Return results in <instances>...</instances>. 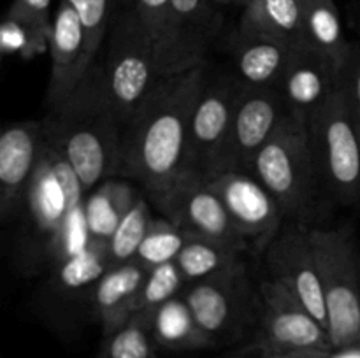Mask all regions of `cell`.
Segmentation results:
<instances>
[{
    "label": "cell",
    "mask_w": 360,
    "mask_h": 358,
    "mask_svg": "<svg viewBox=\"0 0 360 358\" xmlns=\"http://www.w3.org/2000/svg\"><path fill=\"white\" fill-rule=\"evenodd\" d=\"M6 20L23 30L28 41V58L49 48L53 32L51 0H13Z\"/></svg>",
    "instance_id": "cell-29"
},
{
    "label": "cell",
    "mask_w": 360,
    "mask_h": 358,
    "mask_svg": "<svg viewBox=\"0 0 360 358\" xmlns=\"http://www.w3.org/2000/svg\"><path fill=\"white\" fill-rule=\"evenodd\" d=\"M340 86L347 95L357 119H360V41L352 42L347 60L341 65Z\"/></svg>",
    "instance_id": "cell-34"
},
{
    "label": "cell",
    "mask_w": 360,
    "mask_h": 358,
    "mask_svg": "<svg viewBox=\"0 0 360 358\" xmlns=\"http://www.w3.org/2000/svg\"><path fill=\"white\" fill-rule=\"evenodd\" d=\"M334 351L360 344V256L352 227L309 228Z\"/></svg>",
    "instance_id": "cell-6"
},
{
    "label": "cell",
    "mask_w": 360,
    "mask_h": 358,
    "mask_svg": "<svg viewBox=\"0 0 360 358\" xmlns=\"http://www.w3.org/2000/svg\"><path fill=\"white\" fill-rule=\"evenodd\" d=\"M139 197L141 193L125 178L105 179L90 190L84 199V220L90 241L108 244Z\"/></svg>",
    "instance_id": "cell-21"
},
{
    "label": "cell",
    "mask_w": 360,
    "mask_h": 358,
    "mask_svg": "<svg viewBox=\"0 0 360 358\" xmlns=\"http://www.w3.org/2000/svg\"><path fill=\"white\" fill-rule=\"evenodd\" d=\"M150 329L157 346L165 350L188 351L213 346V340L195 321L183 295L171 298L155 311Z\"/></svg>",
    "instance_id": "cell-24"
},
{
    "label": "cell",
    "mask_w": 360,
    "mask_h": 358,
    "mask_svg": "<svg viewBox=\"0 0 360 358\" xmlns=\"http://www.w3.org/2000/svg\"><path fill=\"white\" fill-rule=\"evenodd\" d=\"M320 186L343 204L360 199V139L357 116L338 86L308 123Z\"/></svg>",
    "instance_id": "cell-7"
},
{
    "label": "cell",
    "mask_w": 360,
    "mask_h": 358,
    "mask_svg": "<svg viewBox=\"0 0 360 358\" xmlns=\"http://www.w3.org/2000/svg\"><path fill=\"white\" fill-rule=\"evenodd\" d=\"M84 199L86 190L74 168L58 147L46 139L18 209L23 216L21 253L28 267L35 263L56 267L90 244Z\"/></svg>",
    "instance_id": "cell-2"
},
{
    "label": "cell",
    "mask_w": 360,
    "mask_h": 358,
    "mask_svg": "<svg viewBox=\"0 0 360 358\" xmlns=\"http://www.w3.org/2000/svg\"><path fill=\"white\" fill-rule=\"evenodd\" d=\"M151 206L193 237L206 239L236 251H250L220 197L210 183L197 175L186 174L174 188L151 202Z\"/></svg>",
    "instance_id": "cell-11"
},
{
    "label": "cell",
    "mask_w": 360,
    "mask_h": 358,
    "mask_svg": "<svg viewBox=\"0 0 360 358\" xmlns=\"http://www.w3.org/2000/svg\"><path fill=\"white\" fill-rule=\"evenodd\" d=\"M248 2H250V0H227V6H229V4H234V6H243V7H245Z\"/></svg>",
    "instance_id": "cell-37"
},
{
    "label": "cell",
    "mask_w": 360,
    "mask_h": 358,
    "mask_svg": "<svg viewBox=\"0 0 360 358\" xmlns=\"http://www.w3.org/2000/svg\"><path fill=\"white\" fill-rule=\"evenodd\" d=\"M250 174L274 197L285 220L308 223L320 186L308 125L290 114L255 157Z\"/></svg>",
    "instance_id": "cell-4"
},
{
    "label": "cell",
    "mask_w": 360,
    "mask_h": 358,
    "mask_svg": "<svg viewBox=\"0 0 360 358\" xmlns=\"http://www.w3.org/2000/svg\"><path fill=\"white\" fill-rule=\"evenodd\" d=\"M359 30H360V21H359Z\"/></svg>",
    "instance_id": "cell-41"
},
{
    "label": "cell",
    "mask_w": 360,
    "mask_h": 358,
    "mask_svg": "<svg viewBox=\"0 0 360 358\" xmlns=\"http://www.w3.org/2000/svg\"><path fill=\"white\" fill-rule=\"evenodd\" d=\"M294 48L276 39L238 34L234 46L236 76L245 86H278Z\"/></svg>",
    "instance_id": "cell-20"
},
{
    "label": "cell",
    "mask_w": 360,
    "mask_h": 358,
    "mask_svg": "<svg viewBox=\"0 0 360 358\" xmlns=\"http://www.w3.org/2000/svg\"><path fill=\"white\" fill-rule=\"evenodd\" d=\"M151 221H153L151 202L144 193H141L137 202L134 204L132 209L127 213L112 237L109 239L108 255L111 265H120V263H129L136 260L137 249H139Z\"/></svg>",
    "instance_id": "cell-28"
},
{
    "label": "cell",
    "mask_w": 360,
    "mask_h": 358,
    "mask_svg": "<svg viewBox=\"0 0 360 358\" xmlns=\"http://www.w3.org/2000/svg\"><path fill=\"white\" fill-rule=\"evenodd\" d=\"M341 67L309 46H295L280 88L292 118L308 125L316 111L340 86Z\"/></svg>",
    "instance_id": "cell-16"
},
{
    "label": "cell",
    "mask_w": 360,
    "mask_h": 358,
    "mask_svg": "<svg viewBox=\"0 0 360 358\" xmlns=\"http://www.w3.org/2000/svg\"><path fill=\"white\" fill-rule=\"evenodd\" d=\"M132 7L137 11L144 27L153 37L155 49H157V44L164 37L165 27H167L171 0H134Z\"/></svg>",
    "instance_id": "cell-33"
},
{
    "label": "cell",
    "mask_w": 360,
    "mask_h": 358,
    "mask_svg": "<svg viewBox=\"0 0 360 358\" xmlns=\"http://www.w3.org/2000/svg\"><path fill=\"white\" fill-rule=\"evenodd\" d=\"M207 63L181 74L160 76L125 126L120 178L137 183L150 202L174 188L186 172V150L193 105Z\"/></svg>",
    "instance_id": "cell-1"
},
{
    "label": "cell",
    "mask_w": 360,
    "mask_h": 358,
    "mask_svg": "<svg viewBox=\"0 0 360 358\" xmlns=\"http://www.w3.org/2000/svg\"><path fill=\"white\" fill-rule=\"evenodd\" d=\"M76 9L86 35V49L91 62L98 58L104 48L109 27H111V9L115 0H69Z\"/></svg>",
    "instance_id": "cell-32"
},
{
    "label": "cell",
    "mask_w": 360,
    "mask_h": 358,
    "mask_svg": "<svg viewBox=\"0 0 360 358\" xmlns=\"http://www.w3.org/2000/svg\"><path fill=\"white\" fill-rule=\"evenodd\" d=\"M44 121L13 123L0 137V214L2 220L20 209L25 192L44 150Z\"/></svg>",
    "instance_id": "cell-17"
},
{
    "label": "cell",
    "mask_w": 360,
    "mask_h": 358,
    "mask_svg": "<svg viewBox=\"0 0 360 358\" xmlns=\"http://www.w3.org/2000/svg\"><path fill=\"white\" fill-rule=\"evenodd\" d=\"M116 4H120L122 7H130L134 4V0H115Z\"/></svg>",
    "instance_id": "cell-38"
},
{
    "label": "cell",
    "mask_w": 360,
    "mask_h": 358,
    "mask_svg": "<svg viewBox=\"0 0 360 358\" xmlns=\"http://www.w3.org/2000/svg\"><path fill=\"white\" fill-rule=\"evenodd\" d=\"M218 4L213 0H171L167 27L157 44L160 76L181 74L204 65L220 30Z\"/></svg>",
    "instance_id": "cell-13"
},
{
    "label": "cell",
    "mask_w": 360,
    "mask_h": 358,
    "mask_svg": "<svg viewBox=\"0 0 360 358\" xmlns=\"http://www.w3.org/2000/svg\"><path fill=\"white\" fill-rule=\"evenodd\" d=\"M183 286H185V279H183L181 272L174 262L151 269L148 272L146 281H144L134 318H143L150 323L151 316L160 305L181 295Z\"/></svg>",
    "instance_id": "cell-31"
},
{
    "label": "cell",
    "mask_w": 360,
    "mask_h": 358,
    "mask_svg": "<svg viewBox=\"0 0 360 358\" xmlns=\"http://www.w3.org/2000/svg\"><path fill=\"white\" fill-rule=\"evenodd\" d=\"M102 49L104 58L98 62L105 90L127 126L160 77L153 37L132 6L123 7L115 18Z\"/></svg>",
    "instance_id": "cell-5"
},
{
    "label": "cell",
    "mask_w": 360,
    "mask_h": 358,
    "mask_svg": "<svg viewBox=\"0 0 360 358\" xmlns=\"http://www.w3.org/2000/svg\"><path fill=\"white\" fill-rule=\"evenodd\" d=\"M190 239H193V235L179 228L165 216L153 218L139 249H137L136 262L148 270L174 262L176 256L188 244Z\"/></svg>",
    "instance_id": "cell-27"
},
{
    "label": "cell",
    "mask_w": 360,
    "mask_h": 358,
    "mask_svg": "<svg viewBox=\"0 0 360 358\" xmlns=\"http://www.w3.org/2000/svg\"><path fill=\"white\" fill-rule=\"evenodd\" d=\"M333 351L326 350H290L262 354V358H330Z\"/></svg>",
    "instance_id": "cell-35"
},
{
    "label": "cell",
    "mask_w": 360,
    "mask_h": 358,
    "mask_svg": "<svg viewBox=\"0 0 360 358\" xmlns=\"http://www.w3.org/2000/svg\"><path fill=\"white\" fill-rule=\"evenodd\" d=\"M214 4H218V6H227V0H213Z\"/></svg>",
    "instance_id": "cell-39"
},
{
    "label": "cell",
    "mask_w": 360,
    "mask_h": 358,
    "mask_svg": "<svg viewBox=\"0 0 360 358\" xmlns=\"http://www.w3.org/2000/svg\"><path fill=\"white\" fill-rule=\"evenodd\" d=\"M357 126H359V139H360V119H357Z\"/></svg>",
    "instance_id": "cell-40"
},
{
    "label": "cell",
    "mask_w": 360,
    "mask_h": 358,
    "mask_svg": "<svg viewBox=\"0 0 360 358\" xmlns=\"http://www.w3.org/2000/svg\"><path fill=\"white\" fill-rule=\"evenodd\" d=\"M257 333L262 354L290 350L334 351L326 326L271 277L259 283Z\"/></svg>",
    "instance_id": "cell-10"
},
{
    "label": "cell",
    "mask_w": 360,
    "mask_h": 358,
    "mask_svg": "<svg viewBox=\"0 0 360 358\" xmlns=\"http://www.w3.org/2000/svg\"><path fill=\"white\" fill-rule=\"evenodd\" d=\"M243 83L236 74H206L193 105L186 150V172L210 181L221 172L234 109Z\"/></svg>",
    "instance_id": "cell-8"
},
{
    "label": "cell",
    "mask_w": 360,
    "mask_h": 358,
    "mask_svg": "<svg viewBox=\"0 0 360 358\" xmlns=\"http://www.w3.org/2000/svg\"><path fill=\"white\" fill-rule=\"evenodd\" d=\"M252 253H264L283 228V213L274 197L252 174L238 171L221 172L210 179Z\"/></svg>",
    "instance_id": "cell-15"
},
{
    "label": "cell",
    "mask_w": 360,
    "mask_h": 358,
    "mask_svg": "<svg viewBox=\"0 0 360 358\" xmlns=\"http://www.w3.org/2000/svg\"><path fill=\"white\" fill-rule=\"evenodd\" d=\"M181 295L213 344L239 339L253 323L257 325L259 284H253L248 265L190 284Z\"/></svg>",
    "instance_id": "cell-9"
},
{
    "label": "cell",
    "mask_w": 360,
    "mask_h": 358,
    "mask_svg": "<svg viewBox=\"0 0 360 358\" xmlns=\"http://www.w3.org/2000/svg\"><path fill=\"white\" fill-rule=\"evenodd\" d=\"M174 263L188 284L213 279L246 265L241 251L199 237L190 239Z\"/></svg>",
    "instance_id": "cell-25"
},
{
    "label": "cell",
    "mask_w": 360,
    "mask_h": 358,
    "mask_svg": "<svg viewBox=\"0 0 360 358\" xmlns=\"http://www.w3.org/2000/svg\"><path fill=\"white\" fill-rule=\"evenodd\" d=\"M287 116L288 111L280 88L243 84L234 109L221 172L238 171L250 174L259 151L280 128Z\"/></svg>",
    "instance_id": "cell-14"
},
{
    "label": "cell",
    "mask_w": 360,
    "mask_h": 358,
    "mask_svg": "<svg viewBox=\"0 0 360 358\" xmlns=\"http://www.w3.org/2000/svg\"><path fill=\"white\" fill-rule=\"evenodd\" d=\"M302 42L329 56L338 65L347 60L352 42L345 37L341 14L334 0H299Z\"/></svg>",
    "instance_id": "cell-23"
},
{
    "label": "cell",
    "mask_w": 360,
    "mask_h": 358,
    "mask_svg": "<svg viewBox=\"0 0 360 358\" xmlns=\"http://www.w3.org/2000/svg\"><path fill=\"white\" fill-rule=\"evenodd\" d=\"M48 51L51 58L48 104L51 107L72 93L94 63L88 56L84 28L69 0H60L58 9L53 16Z\"/></svg>",
    "instance_id": "cell-18"
},
{
    "label": "cell",
    "mask_w": 360,
    "mask_h": 358,
    "mask_svg": "<svg viewBox=\"0 0 360 358\" xmlns=\"http://www.w3.org/2000/svg\"><path fill=\"white\" fill-rule=\"evenodd\" d=\"M95 358H157V343L150 323L143 318H132L118 330L104 336V343Z\"/></svg>",
    "instance_id": "cell-30"
},
{
    "label": "cell",
    "mask_w": 360,
    "mask_h": 358,
    "mask_svg": "<svg viewBox=\"0 0 360 358\" xmlns=\"http://www.w3.org/2000/svg\"><path fill=\"white\" fill-rule=\"evenodd\" d=\"M238 34L276 39L301 46V4L299 0H250L243 9Z\"/></svg>",
    "instance_id": "cell-22"
},
{
    "label": "cell",
    "mask_w": 360,
    "mask_h": 358,
    "mask_svg": "<svg viewBox=\"0 0 360 358\" xmlns=\"http://www.w3.org/2000/svg\"><path fill=\"white\" fill-rule=\"evenodd\" d=\"M330 358H360V344L352 347H345V350L333 351Z\"/></svg>",
    "instance_id": "cell-36"
},
{
    "label": "cell",
    "mask_w": 360,
    "mask_h": 358,
    "mask_svg": "<svg viewBox=\"0 0 360 358\" xmlns=\"http://www.w3.org/2000/svg\"><path fill=\"white\" fill-rule=\"evenodd\" d=\"M267 274L294 295L302 307L327 329V304L320 283L309 228L288 221L264 251ZM329 332V330H327Z\"/></svg>",
    "instance_id": "cell-12"
},
{
    "label": "cell",
    "mask_w": 360,
    "mask_h": 358,
    "mask_svg": "<svg viewBox=\"0 0 360 358\" xmlns=\"http://www.w3.org/2000/svg\"><path fill=\"white\" fill-rule=\"evenodd\" d=\"M109 267H111V260L108 255V244L91 241L79 253L53 267L55 270L53 283H55L56 291H60L63 297L72 298L74 295L84 293L91 300V291L95 284L108 272Z\"/></svg>",
    "instance_id": "cell-26"
},
{
    "label": "cell",
    "mask_w": 360,
    "mask_h": 358,
    "mask_svg": "<svg viewBox=\"0 0 360 358\" xmlns=\"http://www.w3.org/2000/svg\"><path fill=\"white\" fill-rule=\"evenodd\" d=\"M42 121L46 139L67 158L86 193L105 179L120 178L125 125L109 100L98 58Z\"/></svg>",
    "instance_id": "cell-3"
},
{
    "label": "cell",
    "mask_w": 360,
    "mask_h": 358,
    "mask_svg": "<svg viewBox=\"0 0 360 358\" xmlns=\"http://www.w3.org/2000/svg\"><path fill=\"white\" fill-rule=\"evenodd\" d=\"M150 270L136 260L111 265L91 291V311L101 321L104 336L115 332L136 314L137 302Z\"/></svg>",
    "instance_id": "cell-19"
}]
</instances>
